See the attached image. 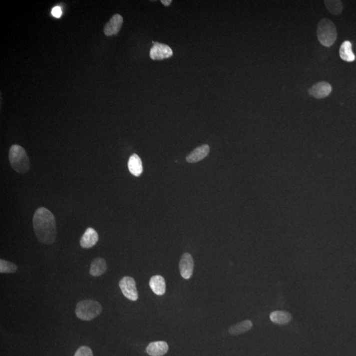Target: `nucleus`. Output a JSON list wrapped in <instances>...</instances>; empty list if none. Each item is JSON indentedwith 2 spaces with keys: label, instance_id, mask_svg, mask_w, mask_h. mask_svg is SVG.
<instances>
[{
  "label": "nucleus",
  "instance_id": "obj_21",
  "mask_svg": "<svg viewBox=\"0 0 356 356\" xmlns=\"http://www.w3.org/2000/svg\"><path fill=\"white\" fill-rule=\"evenodd\" d=\"M74 356H93V355L90 348L82 347L77 350Z\"/></svg>",
  "mask_w": 356,
  "mask_h": 356
},
{
  "label": "nucleus",
  "instance_id": "obj_23",
  "mask_svg": "<svg viewBox=\"0 0 356 356\" xmlns=\"http://www.w3.org/2000/svg\"><path fill=\"white\" fill-rule=\"evenodd\" d=\"M161 2L165 6L170 5L171 3H172L171 0H162Z\"/></svg>",
  "mask_w": 356,
  "mask_h": 356
},
{
  "label": "nucleus",
  "instance_id": "obj_5",
  "mask_svg": "<svg viewBox=\"0 0 356 356\" xmlns=\"http://www.w3.org/2000/svg\"><path fill=\"white\" fill-rule=\"evenodd\" d=\"M119 288L122 292L123 296L131 301H137L138 299V292L136 288L135 280L129 277H123L119 281Z\"/></svg>",
  "mask_w": 356,
  "mask_h": 356
},
{
  "label": "nucleus",
  "instance_id": "obj_3",
  "mask_svg": "<svg viewBox=\"0 0 356 356\" xmlns=\"http://www.w3.org/2000/svg\"><path fill=\"white\" fill-rule=\"evenodd\" d=\"M317 34L321 44L327 47L333 46L337 38L336 26L332 20L327 18L319 22Z\"/></svg>",
  "mask_w": 356,
  "mask_h": 356
},
{
  "label": "nucleus",
  "instance_id": "obj_12",
  "mask_svg": "<svg viewBox=\"0 0 356 356\" xmlns=\"http://www.w3.org/2000/svg\"><path fill=\"white\" fill-rule=\"evenodd\" d=\"M210 147L208 145H203L197 147L193 150L188 156H187V162L189 163H195L204 159L209 153Z\"/></svg>",
  "mask_w": 356,
  "mask_h": 356
},
{
  "label": "nucleus",
  "instance_id": "obj_16",
  "mask_svg": "<svg viewBox=\"0 0 356 356\" xmlns=\"http://www.w3.org/2000/svg\"><path fill=\"white\" fill-rule=\"evenodd\" d=\"M339 53L340 56L344 61L352 62L355 60L356 56L355 53H353L352 44L350 41H345L342 44Z\"/></svg>",
  "mask_w": 356,
  "mask_h": 356
},
{
  "label": "nucleus",
  "instance_id": "obj_8",
  "mask_svg": "<svg viewBox=\"0 0 356 356\" xmlns=\"http://www.w3.org/2000/svg\"><path fill=\"white\" fill-rule=\"evenodd\" d=\"M332 91V86L327 82L322 81L316 84L309 89V93L318 99L326 98Z\"/></svg>",
  "mask_w": 356,
  "mask_h": 356
},
{
  "label": "nucleus",
  "instance_id": "obj_11",
  "mask_svg": "<svg viewBox=\"0 0 356 356\" xmlns=\"http://www.w3.org/2000/svg\"><path fill=\"white\" fill-rule=\"evenodd\" d=\"M146 351L151 356H162L168 353V345L164 341L153 342L149 344Z\"/></svg>",
  "mask_w": 356,
  "mask_h": 356
},
{
  "label": "nucleus",
  "instance_id": "obj_1",
  "mask_svg": "<svg viewBox=\"0 0 356 356\" xmlns=\"http://www.w3.org/2000/svg\"><path fill=\"white\" fill-rule=\"evenodd\" d=\"M34 233L39 242L50 245L56 239V223L54 216L48 209L40 207L34 213L33 220Z\"/></svg>",
  "mask_w": 356,
  "mask_h": 356
},
{
  "label": "nucleus",
  "instance_id": "obj_15",
  "mask_svg": "<svg viewBox=\"0 0 356 356\" xmlns=\"http://www.w3.org/2000/svg\"><path fill=\"white\" fill-rule=\"evenodd\" d=\"M107 270L106 261L103 258H96L91 263L90 269V274L94 277L101 276Z\"/></svg>",
  "mask_w": 356,
  "mask_h": 356
},
{
  "label": "nucleus",
  "instance_id": "obj_2",
  "mask_svg": "<svg viewBox=\"0 0 356 356\" xmlns=\"http://www.w3.org/2000/svg\"><path fill=\"white\" fill-rule=\"evenodd\" d=\"M9 160L12 168L19 174H26L30 169L29 158L25 150L19 145H13L10 148Z\"/></svg>",
  "mask_w": 356,
  "mask_h": 356
},
{
  "label": "nucleus",
  "instance_id": "obj_13",
  "mask_svg": "<svg viewBox=\"0 0 356 356\" xmlns=\"http://www.w3.org/2000/svg\"><path fill=\"white\" fill-rule=\"evenodd\" d=\"M149 286L156 295L162 296L166 292V282L162 276H153L150 280Z\"/></svg>",
  "mask_w": 356,
  "mask_h": 356
},
{
  "label": "nucleus",
  "instance_id": "obj_4",
  "mask_svg": "<svg viewBox=\"0 0 356 356\" xmlns=\"http://www.w3.org/2000/svg\"><path fill=\"white\" fill-rule=\"evenodd\" d=\"M102 306L95 300H82L76 307L75 314L77 318L83 321H90L101 314Z\"/></svg>",
  "mask_w": 356,
  "mask_h": 356
},
{
  "label": "nucleus",
  "instance_id": "obj_19",
  "mask_svg": "<svg viewBox=\"0 0 356 356\" xmlns=\"http://www.w3.org/2000/svg\"><path fill=\"white\" fill-rule=\"evenodd\" d=\"M327 9L335 15H339L343 11V3L339 0H331L325 1Z\"/></svg>",
  "mask_w": 356,
  "mask_h": 356
},
{
  "label": "nucleus",
  "instance_id": "obj_17",
  "mask_svg": "<svg viewBox=\"0 0 356 356\" xmlns=\"http://www.w3.org/2000/svg\"><path fill=\"white\" fill-rule=\"evenodd\" d=\"M270 319L272 322L278 325H285L289 323L292 320L290 313L285 311H275L271 313Z\"/></svg>",
  "mask_w": 356,
  "mask_h": 356
},
{
  "label": "nucleus",
  "instance_id": "obj_22",
  "mask_svg": "<svg viewBox=\"0 0 356 356\" xmlns=\"http://www.w3.org/2000/svg\"><path fill=\"white\" fill-rule=\"evenodd\" d=\"M51 14L54 17L59 18L62 15V10H61V7L59 6H56L53 8L51 10Z\"/></svg>",
  "mask_w": 356,
  "mask_h": 356
},
{
  "label": "nucleus",
  "instance_id": "obj_6",
  "mask_svg": "<svg viewBox=\"0 0 356 356\" xmlns=\"http://www.w3.org/2000/svg\"><path fill=\"white\" fill-rule=\"evenodd\" d=\"M154 45L150 51V57L154 60L169 58L173 55V51L168 45L159 42H154Z\"/></svg>",
  "mask_w": 356,
  "mask_h": 356
},
{
  "label": "nucleus",
  "instance_id": "obj_7",
  "mask_svg": "<svg viewBox=\"0 0 356 356\" xmlns=\"http://www.w3.org/2000/svg\"><path fill=\"white\" fill-rule=\"evenodd\" d=\"M179 267L182 277L186 280L190 279L194 269V261L192 256L188 253L183 255L180 259Z\"/></svg>",
  "mask_w": 356,
  "mask_h": 356
},
{
  "label": "nucleus",
  "instance_id": "obj_18",
  "mask_svg": "<svg viewBox=\"0 0 356 356\" xmlns=\"http://www.w3.org/2000/svg\"><path fill=\"white\" fill-rule=\"evenodd\" d=\"M253 324L250 320L244 321L232 326L228 330L230 335H238L250 331L252 328Z\"/></svg>",
  "mask_w": 356,
  "mask_h": 356
},
{
  "label": "nucleus",
  "instance_id": "obj_9",
  "mask_svg": "<svg viewBox=\"0 0 356 356\" xmlns=\"http://www.w3.org/2000/svg\"><path fill=\"white\" fill-rule=\"evenodd\" d=\"M123 22V17L119 14H115L104 26L105 35L110 36L118 34L122 26Z\"/></svg>",
  "mask_w": 356,
  "mask_h": 356
},
{
  "label": "nucleus",
  "instance_id": "obj_14",
  "mask_svg": "<svg viewBox=\"0 0 356 356\" xmlns=\"http://www.w3.org/2000/svg\"><path fill=\"white\" fill-rule=\"evenodd\" d=\"M128 168L131 174L136 177L141 176L143 172V165L141 158L137 154H133L129 158Z\"/></svg>",
  "mask_w": 356,
  "mask_h": 356
},
{
  "label": "nucleus",
  "instance_id": "obj_10",
  "mask_svg": "<svg viewBox=\"0 0 356 356\" xmlns=\"http://www.w3.org/2000/svg\"><path fill=\"white\" fill-rule=\"evenodd\" d=\"M98 241V235L96 230L92 228H88L80 240V245L82 248L88 249L95 246Z\"/></svg>",
  "mask_w": 356,
  "mask_h": 356
},
{
  "label": "nucleus",
  "instance_id": "obj_20",
  "mask_svg": "<svg viewBox=\"0 0 356 356\" xmlns=\"http://www.w3.org/2000/svg\"><path fill=\"white\" fill-rule=\"evenodd\" d=\"M17 270V267L14 263L9 262L3 259L0 260V273H13Z\"/></svg>",
  "mask_w": 356,
  "mask_h": 356
}]
</instances>
